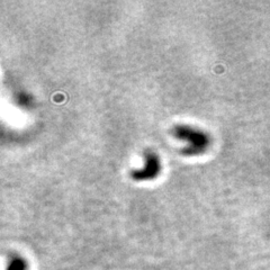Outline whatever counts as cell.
<instances>
[{"label": "cell", "mask_w": 270, "mask_h": 270, "mask_svg": "<svg viewBox=\"0 0 270 270\" xmlns=\"http://www.w3.org/2000/svg\"><path fill=\"white\" fill-rule=\"evenodd\" d=\"M7 270H27V264L23 258L16 257L12 259Z\"/></svg>", "instance_id": "cell-3"}, {"label": "cell", "mask_w": 270, "mask_h": 270, "mask_svg": "<svg viewBox=\"0 0 270 270\" xmlns=\"http://www.w3.org/2000/svg\"><path fill=\"white\" fill-rule=\"evenodd\" d=\"M172 132L175 138L187 143V146L184 149V154H202L205 152L209 144V139L207 134L201 129L188 126V125H177Z\"/></svg>", "instance_id": "cell-1"}, {"label": "cell", "mask_w": 270, "mask_h": 270, "mask_svg": "<svg viewBox=\"0 0 270 270\" xmlns=\"http://www.w3.org/2000/svg\"><path fill=\"white\" fill-rule=\"evenodd\" d=\"M145 165L144 167L138 170H133L131 176L132 178L136 181L150 180L157 177L160 173L161 164L159 160L158 155L154 152H146L145 155Z\"/></svg>", "instance_id": "cell-2"}]
</instances>
